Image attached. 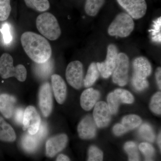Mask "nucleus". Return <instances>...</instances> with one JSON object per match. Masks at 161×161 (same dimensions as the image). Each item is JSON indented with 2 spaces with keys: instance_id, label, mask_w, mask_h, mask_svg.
<instances>
[{
  "instance_id": "423d86ee",
  "label": "nucleus",
  "mask_w": 161,
  "mask_h": 161,
  "mask_svg": "<svg viewBox=\"0 0 161 161\" xmlns=\"http://www.w3.org/2000/svg\"><path fill=\"white\" fill-rule=\"evenodd\" d=\"M118 54V48L116 45L110 44L108 46L105 60L96 63L99 73L103 78H108L112 75L116 66Z\"/></svg>"
},
{
  "instance_id": "2f4dec72",
  "label": "nucleus",
  "mask_w": 161,
  "mask_h": 161,
  "mask_svg": "<svg viewBox=\"0 0 161 161\" xmlns=\"http://www.w3.org/2000/svg\"><path fill=\"white\" fill-rule=\"evenodd\" d=\"M115 91L117 92L122 103L131 104L134 102V98L132 93L127 90L122 89H117Z\"/></svg>"
},
{
  "instance_id": "bb28decb",
  "label": "nucleus",
  "mask_w": 161,
  "mask_h": 161,
  "mask_svg": "<svg viewBox=\"0 0 161 161\" xmlns=\"http://www.w3.org/2000/svg\"><path fill=\"white\" fill-rule=\"evenodd\" d=\"M140 134L143 138L148 142H152L155 139V134L152 127L148 124H144L139 130Z\"/></svg>"
},
{
  "instance_id": "6ab92c4d",
  "label": "nucleus",
  "mask_w": 161,
  "mask_h": 161,
  "mask_svg": "<svg viewBox=\"0 0 161 161\" xmlns=\"http://www.w3.org/2000/svg\"><path fill=\"white\" fill-rule=\"evenodd\" d=\"M53 61L51 58L43 63L35 64L34 71L35 74L41 79H45L49 77L53 69Z\"/></svg>"
},
{
  "instance_id": "f257e3e1",
  "label": "nucleus",
  "mask_w": 161,
  "mask_h": 161,
  "mask_svg": "<svg viewBox=\"0 0 161 161\" xmlns=\"http://www.w3.org/2000/svg\"><path fill=\"white\" fill-rule=\"evenodd\" d=\"M21 41L25 53L35 63H43L51 57V46L44 37L32 32H26L21 36Z\"/></svg>"
},
{
  "instance_id": "e433bc0d",
  "label": "nucleus",
  "mask_w": 161,
  "mask_h": 161,
  "mask_svg": "<svg viewBox=\"0 0 161 161\" xmlns=\"http://www.w3.org/2000/svg\"><path fill=\"white\" fill-rule=\"evenodd\" d=\"M24 111L22 108H18L15 112L14 119L19 124H23Z\"/></svg>"
},
{
  "instance_id": "473e14b6",
  "label": "nucleus",
  "mask_w": 161,
  "mask_h": 161,
  "mask_svg": "<svg viewBox=\"0 0 161 161\" xmlns=\"http://www.w3.org/2000/svg\"><path fill=\"white\" fill-rule=\"evenodd\" d=\"M132 84L136 90L142 91L149 86V83L147 79H142L138 78L133 75L132 78Z\"/></svg>"
},
{
  "instance_id": "dca6fc26",
  "label": "nucleus",
  "mask_w": 161,
  "mask_h": 161,
  "mask_svg": "<svg viewBox=\"0 0 161 161\" xmlns=\"http://www.w3.org/2000/svg\"><path fill=\"white\" fill-rule=\"evenodd\" d=\"M100 97V93L98 90L89 88L82 92L80 97V104L85 111L92 109L97 103Z\"/></svg>"
},
{
  "instance_id": "72a5a7b5",
  "label": "nucleus",
  "mask_w": 161,
  "mask_h": 161,
  "mask_svg": "<svg viewBox=\"0 0 161 161\" xmlns=\"http://www.w3.org/2000/svg\"><path fill=\"white\" fill-rule=\"evenodd\" d=\"M139 149L146 157V158H151L155 154V150L151 144L143 142L140 144Z\"/></svg>"
},
{
  "instance_id": "4be33fe9",
  "label": "nucleus",
  "mask_w": 161,
  "mask_h": 161,
  "mask_svg": "<svg viewBox=\"0 0 161 161\" xmlns=\"http://www.w3.org/2000/svg\"><path fill=\"white\" fill-rule=\"evenodd\" d=\"M106 0H86L85 10L87 14L95 16L103 6Z\"/></svg>"
},
{
  "instance_id": "4c0bfd02",
  "label": "nucleus",
  "mask_w": 161,
  "mask_h": 161,
  "mask_svg": "<svg viewBox=\"0 0 161 161\" xmlns=\"http://www.w3.org/2000/svg\"><path fill=\"white\" fill-rule=\"evenodd\" d=\"M156 79L159 88H161V67H158L156 70L155 73Z\"/></svg>"
},
{
  "instance_id": "5701e85b",
  "label": "nucleus",
  "mask_w": 161,
  "mask_h": 161,
  "mask_svg": "<svg viewBox=\"0 0 161 161\" xmlns=\"http://www.w3.org/2000/svg\"><path fill=\"white\" fill-rule=\"evenodd\" d=\"M142 122L140 117L136 115H129L123 117L122 120V125L127 131L133 130L138 127Z\"/></svg>"
},
{
  "instance_id": "f8f14e48",
  "label": "nucleus",
  "mask_w": 161,
  "mask_h": 161,
  "mask_svg": "<svg viewBox=\"0 0 161 161\" xmlns=\"http://www.w3.org/2000/svg\"><path fill=\"white\" fill-rule=\"evenodd\" d=\"M95 106L93 119L96 125L99 128L107 126L111 121L112 115L108 104L104 102L100 101Z\"/></svg>"
},
{
  "instance_id": "4468645a",
  "label": "nucleus",
  "mask_w": 161,
  "mask_h": 161,
  "mask_svg": "<svg viewBox=\"0 0 161 161\" xmlns=\"http://www.w3.org/2000/svg\"><path fill=\"white\" fill-rule=\"evenodd\" d=\"M132 67L134 70L133 75L142 79H147L152 72L151 63L145 57L135 58L132 62Z\"/></svg>"
},
{
  "instance_id": "f704fd0d",
  "label": "nucleus",
  "mask_w": 161,
  "mask_h": 161,
  "mask_svg": "<svg viewBox=\"0 0 161 161\" xmlns=\"http://www.w3.org/2000/svg\"><path fill=\"white\" fill-rule=\"evenodd\" d=\"M0 31L3 34L4 43L7 44L11 43L12 41L13 36L9 24L8 23H4Z\"/></svg>"
},
{
  "instance_id": "412c9836",
  "label": "nucleus",
  "mask_w": 161,
  "mask_h": 161,
  "mask_svg": "<svg viewBox=\"0 0 161 161\" xmlns=\"http://www.w3.org/2000/svg\"><path fill=\"white\" fill-rule=\"evenodd\" d=\"M99 74L96 63L92 62L89 66L86 76L83 80L85 87L88 88L93 85L98 79Z\"/></svg>"
},
{
  "instance_id": "1a4fd4ad",
  "label": "nucleus",
  "mask_w": 161,
  "mask_h": 161,
  "mask_svg": "<svg viewBox=\"0 0 161 161\" xmlns=\"http://www.w3.org/2000/svg\"><path fill=\"white\" fill-rule=\"evenodd\" d=\"M41 118L36 108L29 106L24 111L23 121V129L33 135L39 130L41 125Z\"/></svg>"
},
{
  "instance_id": "ea45409f",
  "label": "nucleus",
  "mask_w": 161,
  "mask_h": 161,
  "mask_svg": "<svg viewBox=\"0 0 161 161\" xmlns=\"http://www.w3.org/2000/svg\"><path fill=\"white\" fill-rule=\"evenodd\" d=\"M161 132H160L159 134L158 138V143L159 148L160 150H161Z\"/></svg>"
},
{
  "instance_id": "a19ab883",
  "label": "nucleus",
  "mask_w": 161,
  "mask_h": 161,
  "mask_svg": "<svg viewBox=\"0 0 161 161\" xmlns=\"http://www.w3.org/2000/svg\"><path fill=\"white\" fill-rule=\"evenodd\" d=\"M145 161H153V160L151 158H146Z\"/></svg>"
},
{
  "instance_id": "7c9ffc66",
  "label": "nucleus",
  "mask_w": 161,
  "mask_h": 161,
  "mask_svg": "<svg viewBox=\"0 0 161 161\" xmlns=\"http://www.w3.org/2000/svg\"><path fill=\"white\" fill-rule=\"evenodd\" d=\"M103 153L100 149L95 146L90 147L87 161H103Z\"/></svg>"
},
{
  "instance_id": "39448f33",
  "label": "nucleus",
  "mask_w": 161,
  "mask_h": 161,
  "mask_svg": "<svg viewBox=\"0 0 161 161\" xmlns=\"http://www.w3.org/2000/svg\"><path fill=\"white\" fill-rule=\"evenodd\" d=\"M130 60L125 53H119L115 69L112 73L113 82L121 86H125L129 80Z\"/></svg>"
},
{
  "instance_id": "aec40b11",
  "label": "nucleus",
  "mask_w": 161,
  "mask_h": 161,
  "mask_svg": "<svg viewBox=\"0 0 161 161\" xmlns=\"http://www.w3.org/2000/svg\"><path fill=\"white\" fill-rule=\"evenodd\" d=\"M16 138L15 132L12 127L0 116V140L13 142Z\"/></svg>"
},
{
  "instance_id": "393cba45",
  "label": "nucleus",
  "mask_w": 161,
  "mask_h": 161,
  "mask_svg": "<svg viewBox=\"0 0 161 161\" xmlns=\"http://www.w3.org/2000/svg\"><path fill=\"white\" fill-rule=\"evenodd\" d=\"M124 148L128 154L129 161H140L138 148L134 142H127L124 145Z\"/></svg>"
},
{
  "instance_id": "2eb2a0df",
  "label": "nucleus",
  "mask_w": 161,
  "mask_h": 161,
  "mask_svg": "<svg viewBox=\"0 0 161 161\" xmlns=\"http://www.w3.org/2000/svg\"><path fill=\"white\" fill-rule=\"evenodd\" d=\"M52 88L55 98L58 103L61 104L66 99L67 86L65 81L59 75L51 76Z\"/></svg>"
},
{
  "instance_id": "9b49d317",
  "label": "nucleus",
  "mask_w": 161,
  "mask_h": 161,
  "mask_svg": "<svg viewBox=\"0 0 161 161\" xmlns=\"http://www.w3.org/2000/svg\"><path fill=\"white\" fill-rule=\"evenodd\" d=\"M68 138L65 134H60L52 136L47 140L45 145L46 155L53 158L62 151L66 147Z\"/></svg>"
},
{
  "instance_id": "20e7f679",
  "label": "nucleus",
  "mask_w": 161,
  "mask_h": 161,
  "mask_svg": "<svg viewBox=\"0 0 161 161\" xmlns=\"http://www.w3.org/2000/svg\"><path fill=\"white\" fill-rule=\"evenodd\" d=\"M133 19L127 14L121 13L115 17L108 28V33L112 36L125 38L134 29Z\"/></svg>"
},
{
  "instance_id": "9d476101",
  "label": "nucleus",
  "mask_w": 161,
  "mask_h": 161,
  "mask_svg": "<svg viewBox=\"0 0 161 161\" xmlns=\"http://www.w3.org/2000/svg\"><path fill=\"white\" fill-rule=\"evenodd\" d=\"M39 106L43 116L48 117L51 113L53 107L51 87L48 82L40 86L39 92Z\"/></svg>"
},
{
  "instance_id": "6e6552de",
  "label": "nucleus",
  "mask_w": 161,
  "mask_h": 161,
  "mask_svg": "<svg viewBox=\"0 0 161 161\" xmlns=\"http://www.w3.org/2000/svg\"><path fill=\"white\" fill-rule=\"evenodd\" d=\"M119 5L132 19H138L145 16L147 11L146 0H117Z\"/></svg>"
},
{
  "instance_id": "c756f323",
  "label": "nucleus",
  "mask_w": 161,
  "mask_h": 161,
  "mask_svg": "<svg viewBox=\"0 0 161 161\" xmlns=\"http://www.w3.org/2000/svg\"><path fill=\"white\" fill-rule=\"evenodd\" d=\"M11 10L10 0H0V21L7 19Z\"/></svg>"
},
{
  "instance_id": "f03ea898",
  "label": "nucleus",
  "mask_w": 161,
  "mask_h": 161,
  "mask_svg": "<svg viewBox=\"0 0 161 161\" xmlns=\"http://www.w3.org/2000/svg\"><path fill=\"white\" fill-rule=\"evenodd\" d=\"M36 24L38 30L48 40H57L61 35L58 20L49 13H44L38 16Z\"/></svg>"
},
{
  "instance_id": "ddd939ff",
  "label": "nucleus",
  "mask_w": 161,
  "mask_h": 161,
  "mask_svg": "<svg viewBox=\"0 0 161 161\" xmlns=\"http://www.w3.org/2000/svg\"><path fill=\"white\" fill-rule=\"evenodd\" d=\"M97 125L94 119L90 115H86L79 122L78 132L79 137L82 139H91L96 135Z\"/></svg>"
},
{
  "instance_id": "b1692460",
  "label": "nucleus",
  "mask_w": 161,
  "mask_h": 161,
  "mask_svg": "<svg viewBox=\"0 0 161 161\" xmlns=\"http://www.w3.org/2000/svg\"><path fill=\"white\" fill-rule=\"evenodd\" d=\"M107 101V104L112 115H115L118 112L119 105L122 103L120 98L115 90L108 95Z\"/></svg>"
},
{
  "instance_id": "0eeeda50",
  "label": "nucleus",
  "mask_w": 161,
  "mask_h": 161,
  "mask_svg": "<svg viewBox=\"0 0 161 161\" xmlns=\"http://www.w3.org/2000/svg\"><path fill=\"white\" fill-rule=\"evenodd\" d=\"M65 76L67 82L76 89L81 88L83 82V64L78 60L72 61L67 67Z\"/></svg>"
},
{
  "instance_id": "cd10ccee",
  "label": "nucleus",
  "mask_w": 161,
  "mask_h": 161,
  "mask_svg": "<svg viewBox=\"0 0 161 161\" xmlns=\"http://www.w3.org/2000/svg\"><path fill=\"white\" fill-rule=\"evenodd\" d=\"M150 108L152 112L157 115L161 113V93L159 92L152 96L150 104Z\"/></svg>"
},
{
  "instance_id": "c85d7f7f",
  "label": "nucleus",
  "mask_w": 161,
  "mask_h": 161,
  "mask_svg": "<svg viewBox=\"0 0 161 161\" xmlns=\"http://www.w3.org/2000/svg\"><path fill=\"white\" fill-rule=\"evenodd\" d=\"M161 18H158L153 21L152 29L150 31L152 36V40L157 43H161Z\"/></svg>"
},
{
  "instance_id": "c9c22d12",
  "label": "nucleus",
  "mask_w": 161,
  "mask_h": 161,
  "mask_svg": "<svg viewBox=\"0 0 161 161\" xmlns=\"http://www.w3.org/2000/svg\"><path fill=\"white\" fill-rule=\"evenodd\" d=\"M112 130L114 134L117 136H119L128 132L125 129V127L121 124H117L115 125L113 127Z\"/></svg>"
},
{
  "instance_id": "a211bd4d",
  "label": "nucleus",
  "mask_w": 161,
  "mask_h": 161,
  "mask_svg": "<svg viewBox=\"0 0 161 161\" xmlns=\"http://www.w3.org/2000/svg\"><path fill=\"white\" fill-rule=\"evenodd\" d=\"M42 140L43 139L37 132L33 135L28 132L22 137L21 144L23 150L26 152L32 153L37 150Z\"/></svg>"
},
{
  "instance_id": "f3484780",
  "label": "nucleus",
  "mask_w": 161,
  "mask_h": 161,
  "mask_svg": "<svg viewBox=\"0 0 161 161\" xmlns=\"http://www.w3.org/2000/svg\"><path fill=\"white\" fill-rule=\"evenodd\" d=\"M15 103L16 99L13 96L6 94L0 95V112L4 117L11 118Z\"/></svg>"
},
{
  "instance_id": "a878e982",
  "label": "nucleus",
  "mask_w": 161,
  "mask_h": 161,
  "mask_svg": "<svg viewBox=\"0 0 161 161\" xmlns=\"http://www.w3.org/2000/svg\"><path fill=\"white\" fill-rule=\"evenodd\" d=\"M24 1L28 7L39 12L46 11L50 7L48 0H24Z\"/></svg>"
},
{
  "instance_id": "7ed1b4c3",
  "label": "nucleus",
  "mask_w": 161,
  "mask_h": 161,
  "mask_svg": "<svg viewBox=\"0 0 161 161\" xmlns=\"http://www.w3.org/2000/svg\"><path fill=\"white\" fill-rule=\"evenodd\" d=\"M0 75L4 79L15 77L23 82L26 80L27 71L23 64L14 66L12 57L9 54L5 53L0 58Z\"/></svg>"
},
{
  "instance_id": "58836bf2",
  "label": "nucleus",
  "mask_w": 161,
  "mask_h": 161,
  "mask_svg": "<svg viewBox=\"0 0 161 161\" xmlns=\"http://www.w3.org/2000/svg\"><path fill=\"white\" fill-rule=\"evenodd\" d=\"M56 161H70L67 156L64 154H60L58 156Z\"/></svg>"
}]
</instances>
